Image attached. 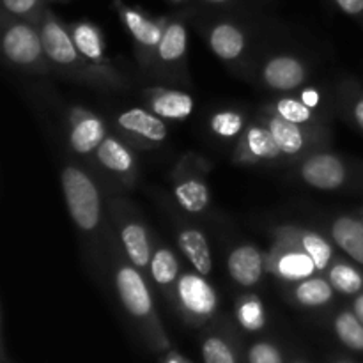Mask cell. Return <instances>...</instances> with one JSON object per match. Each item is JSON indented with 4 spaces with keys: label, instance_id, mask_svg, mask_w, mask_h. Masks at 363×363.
<instances>
[{
    "label": "cell",
    "instance_id": "29",
    "mask_svg": "<svg viewBox=\"0 0 363 363\" xmlns=\"http://www.w3.org/2000/svg\"><path fill=\"white\" fill-rule=\"evenodd\" d=\"M250 124L247 112L240 108H222L209 116V131L222 142H238Z\"/></svg>",
    "mask_w": 363,
    "mask_h": 363
},
{
    "label": "cell",
    "instance_id": "39",
    "mask_svg": "<svg viewBox=\"0 0 363 363\" xmlns=\"http://www.w3.org/2000/svg\"><path fill=\"white\" fill-rule=\"evenodd\" d=\"M170 4H176V6H181V4H186L190 2V0H169Z\"/></svg>",
    "mask_w": 363,
    "mask_h": 363
},
{
    "label": "cell",
    "instance_id": "5",
    "mask_svg": "<svg viewBox=\"0 0 363 363\" xmlns=\"http://www.w3.org/2000/svg\"><path fill=\"white\" fill-rule=\"evenodd\" d=\"M108 211L113 223L117 247L121 248L124 257L149 279V264H151L156 243L151 238L147 225L142 222V218H138L137 213L123 199H113L110 202Z\"/></svg>",
    "mask_w": 363,
    "mask_h": 363
},
{
    "label": "cell",
    "instance_id": "8",
    "mask_svg": "<svg viewBox=\"0 0 363 363\" xmlns=\"http://www.w3.org/2000/svg\"><path fill=\"white\" fill-rule=\"evenodd\" d=\"M209 163L201 156L188 152L172 170V195L179 208L190 215H202L211 204L208 184Z\"/></svg>",
    "mask_w": 363,
    "mask_h": 363
},
{
    "label": "cell",
    "instance_id": "17",
    "mask_svg": "<svg viewBox=\"0 0 363 363\" xmlns=\"http://www.w3.org/2000/svg\"><path fill=\"white\" fill-rule=\"evenodd\" d=\"M311 69L296 55L277 53L264 60L261 66V82L264 87L275 92H294L307 85Z\"/></svg>",
    "mask_w": 363,
    "mask_h": 363
},
{
    "label": "cell",
    "instance_id": "30",
    "mask_svg": "<svg viewBox=\"0 0 363 363\" xmlns=\"http://www.w3.org/2000/svg\"><path fill=\"white\" fill-rule=\"evenodd\" d=\"M236 319L247 332H259L266 326V311L261 298L255 294H243L236 301Z\"/></svg>",
    "mask_w": 363,
    "mask_h": 363
},
{
    "label": "cell",
    "instance_id": "19",
    "mask_svg": "<svg viewBox=\"0 0 363 363\" xmlns=\"http://www.w3.org/2000/svg\"><path fill=\"white\" fill-rule=\"evenodd\" d=\"M266 252L257 245L245 243L233 248L227 257L229 277L241 287H255L266 272Z\"/></svg>",
    "mask_w": 363,
    "mask_h": 363
},
{
    "label": "cell",
    "instance_id": "18",
    "mask_svg": "<svg viewBox=\"0 0 363 363\" xmlns=\"http://www.w3.org/2000/svg\"><path fill=\"white\" fill-rule=\"evenodd\" d=\"M206 41L211 52L225 64H236L247 55L248 35L241 23L230 18H222L206 28Z\"/></svg>",
    "mask_w": 363,
    "mask_h": 363
},
{
    "label": "cell",
    "instance_id": "27",
    "mask_svg": "<svg viewBox=\"0 0 363 363\" xmlns=\"http://www.w3.org/2000/svg\"><path fill=\"white\" fill-rule=\"evenodd\" d=\"M264 108L291 123L303 124V126H326L318 106L311 105L298 96H280L269 101Z\"/></svg>",
    "mask_w": 363,
    "mask_h": 363
},
{
    "label": "cell",
    "instance_id": "40",
    "mask_svg": "<svg viewBox=\"0 0 363 363\" xmlns=\"http://www.w3.org/2000/svg\"><path fill=\"white\" fill-rule=\"evenodd\" d=\"M167 363H181L179 360H177V358H169V362Z\"/></svg>",
    "mask_w": 363,
    "mask_h": 363
},
{
    "label": "cell",
    "instance_id": "7",
    "mask_svg": "<svg viewBox=\"0 0 363 363\" xmlns=\"http://www.w3.org/2000/svg\"><path fill=\"white\" fill-rule=\"evenodd\" d=\"M269 131L282 151L284 162H300L311 152L326 147L330 131L326 126H303L282 119L277 113L262 108L257 117Z\"/></svg>",
    "mask_w": 363,
    "mask_h": 363
},
{
    "label": "cell",
    "instance_id": "3",
    "mask_svg": "<svg viewBox=\"0 0 363 363\" xmlns=\"http://www.w3.org/2000/svg\"><path fill=\"white\" fill-rule=\"evenodd\" d=\"M0 46L11 67L28 74L53 73L38 21L0 13Z\"/></svg>",
    "mask_w": 363,
    "mask_h": 363
},
{
    "label": "cell",
    "instance_id": "6",
    "mask_svg": "<svg viewBox=\"0 0 363 363\" xmlns=\"http://www.w3.org/2000/svg\"><path fill=\"white\" fill-rule=\"evenodd\" d=\"M112 6L124 25L128 34L133 39V48L137 62L142 71L151 73L156 50L165 32L169 16H151L140 7L126 4L124 0H112Z\"/></svg>",
    "mask_w": 363,
    "mask_h": 363
},
{
    "label": "cell",
    "instance_id": "35",
    "mask_svg": "<svg viewBox=\"0 0 363 363\" xmlns=\"http://www.w3.org/2000/svg\"><path fill=\"white\" fill-rule=\"evenodd\" d=\"M248 362L250 363H282V354L273 344L259 342L250 347L248 353Z\"/></svg>",
    "mask_w": 363,
    "mask_h": 363
},
{
    "label": "cell",
    "instance_id": "13",
    "mask_svg": "<svg viewBox=\"0 0 363 363\" xmlns=\"http://www.w3.org/2000/svg\"><path fill=\"white\" fill-rule=\"evenodd\" d=\"M179 311L194 321H208L218 308L215 287L199 272L181 273L174 300Z\"/></svg>",
    "mask_w": 363,
    "mask_h": 363
},
{
    "label": "cell",
    "instance_id": "37",
    "mask_svg": "<svg viewBox=\"0 0 363 363\" xmlns=\"http://www.w3.org/2000/svg\"><path fill=\"white\" fill-rule=\"evenodd\" d=\"M351 311L357 314V318L363 323V291L360 294H357L353 300V305H351Z\"/></svg>",
    "mask_w": 363,
    "mask_h": 363
},
{
    "label": "cell",
    "instance_id": "24",
    "mask_svg": "<svg viewBox=\"0 0 363 363\" xmlns=\"http://www.w3.org/2000/svg\"><path fill=\"white\" fill-rule=\"evenodd\" d=\"M69 25L71 38L84 57L98 66H113L106 55V41L103 30L89 20H78Z\"/></svg>",
    "mask_w": 363,
    "mask_h": 363
},
{
    "label": "cell",
    "instance_id": "38",
    "mask_svg": "<svg viewBox=\"0 0 363 363\" xmlns=\"http://www.w3.org/2000/svg\"><path fill=\"white\" fill-rule=\"evenodd\" d=\"M204 4H208V6H215V7H222V6H229V4H233L234 0H202Z\"/></svg>",
    "mask_w": 363,
    "mask_h": 363
},
{
    "label": "cell",
    "instance_id": "20",
    "mask_svg": "<svg viewBox=\"0 0 363 363\" xmlns=\"http://www.w3.org/2000/svg\"><path fill=\"white\" fill-rule=\"evenodd\" d=\"M145 106L165 121H184L191 116L195 101L191 94L177 89L147 87L142 92Z\"/></svg>",
    "mask_w": 363,
    "mask_h": 363
},
{
    "label": "cell",
    "instance_id": "31",
    "mask_svg": "<svg viewBox=\"0 0 363 363\" xmlns=\"http://www.w3.org/2000/svg\"><path fill=\"white\" fill-rule=\"evenodd\" d=\"M333 330L344 346L353 351H363V323L353 311H342L333 319Z\"/></svg>",
    "mask_w": 363,
    "mask_h": 363
},
{
    "label": "cell",
    "instance_id": "9",
    "mask_svg": "<svg viewBox=\"0 0 363 363\" xmlns=\"http://www.w3.org/2000/svg\"><path fill=\"white\" fill-rule=\"evenodd\" d=\"M113 133L135 149H155L167 140V121L156 116L147 106H133L113 117Z\"/></svg>",
    "mask_w": 363,
    "mask_h": 363
},
{
    "label": "cell",
    "instance_id": "2",
    "mask_svg": "<svg viewBox=\"0 0 363 363\" xmlns=\"http://www.w3.org/2000/svg\"><path fill=\"white\" fill-rule=\"evenodd\" d=\"M64 201L71 220L87 240H101L105 229L103 194L94 177L77 163H66L60 174Z\"/></svg>",
    "mask_w": 363,
    "mask_h": 363
},
{
    "label": "cell",
    "instance_id": "12",
    "mask_svg": "<svg viewBox=\"0 0 363 363\" xmlns=\"http://www.w3.org/2000/svg\"><path fill=\"white\" fill-rule=\"evenodd\" d=\"M298 176L315 190H340L350 183L351 167L342 156L323 147L298 162Z\"/></svg>",
    "mask_w": 363,
    "mask_h": 363
},
{
    "label": "cell",
    "instance_id": "41",
    "mask_svg": "<svg viewBox=\"0 0 363 363\" xmlns=\"http://www.w3.org/2000/svg\"><path fill=\"white\" fill-rule=\"evenodd\" d=\"M48 2H67V0H48Z\"/></svg>",
    "mask_w": 363,
    "mask_h": 363
},
{
    "label": "cell",
    "instance_id": "26",
    "mask_svg": "<svg viewBox=\"0 0 363 363\" xmlns=\"http://www.w3.org/2000/svg\"><path fill=\"white\" fill-rule=\"evenodd\" d=\"M291 286V298H293L294 303H298L300 307L305 308H321L326 307L333 301L335 298V289L332 287V284L328 282L326 277H323L321 273L314 277H308V279L300 280V282L289 284Z\"/></svg>",
    "mask_w": 363,
    "mask_h": 363
},
{
    "label": "cell",
    "instance_id": "42",
    "mask_svg": "<svg viewBox=\"0 0 363 363\" xmlns=\"http://www.w3.org/2000/svg\"><path fill=\"white\" fill-rule=\"evenodd\" d=\"M339 363H347V362H339Z\"/></svg>",
    "mask_w": 363,
    "mask_h": 363
},
{
    "label": "cell",
    "instance_id": "1",
    "mask_svg": "<svg viewBox=\"0 0 363 363\" xmlns=\"http://www.w3.org/2000/svg\"><path fill=\"white\" fill-rule=\"evenodd\" d=\"M38 25L53 73L105 91H123L130 85L116 66H98L82 55L71 38L69 25L60 20L50 6L45 7Z\"/></svg>",
    "mask_w": 363,
    "mask_h": 363
},
{
    "label": "cell",
    "instance_id": "23",
    "mask_svg": "<svg viewBox=\"0 0 363 363\" xmlns=\"http://www.w3.org/2000/svg\"><path fill=\"white\" fill-rule=\"evenodd\" d=\"M179 277L181 266L176 252L165 245H155L151 264H149V280L160 287L170 300H174Z\"/></svg>",
    "mask_w": 363,
    "mask_h": 363
},
{
    "label": "cell",
    "instance_id": "16",
    "mask_svg": "<svg viewBox=\"0 0 363 363\" xmlns=\"http://www.w3.org/2000/svg\"><path fill=\"white\" fill-rule=\"evenodd\" d=\"M96 163L105 170L112 179L123 186L131 188L138 176V160L135 147H131L117 133H108L94 155Z\"/></svg>",
    "mask_w": 363,
    "mask_h": 363
},
{
    "label": "cell",
    "instance_id": "4",
    "mask_svg": "<svg viewBox=\"0 0 363 363\" xmlns=\"http://www.w3.org/2000/svg\"><path fill=\"white\" fill-rule=\"evenodd\" d=\"M110 266L112 284L124 311L137 321L160 326L147 277L124 257L117 243L110 245Z\"/></svg>",
    "mask_w": 363,
    "mask_h": 363
},
{
    "label": "cell",
    "instance_id": "34",
    "mask_svg": "<svg viewBox=\"0 0 363 363\" xmlns=\"http://www.w3.org/2000/svg\"><path fill=\"white\" fill-rule=\"evenodd\" d=\"M202 357L206 363H236L230 346L220 337H209L204 340Z\"/></svg>",
    "mask_w": 363,
    "mask_h": 363
},
{
    "label": "cell",
    "instance_id": "25",
    "mask_svg": "<svg viewBox=\"0 0 363 363\" xmlns=\"http://www.w3.org/2000/svg\"><path fill=\"white\" fill-rule=\"evenodd\" d=\"M177 245H179L181 252L184 257L190 261L195 272L201 275L208 277L213 269V257L211 248H209L208 240H206L204 233L195 227H179L177 230Z\"/></svg>",
    "mask_w": 363,
    "mask_h": 363
},
{
    "label": "cell",
    "instance_id": "21",
    "mask_svg": "<svg viewBox=\"0 0 363 363\" xmlns=\"http://www.w3.org/2000/svg\"><path fill=\"white\" fill-rule=\"evenodd\" d=\"M277 230L282 233L286 238H289L293 243H296L305 254L311 255L321 275L326 273V269L335 261V243L330 238L323 236V234L315 233V230L305 229V227L293 225V223L277 227Z\"/></svg>",
    "mask_w": 363,
    "mask_h": 363
},
{
    "label": "cell",
    "instance_id": "15",
    "mask_svg": "<svg viewBox=\"0 0 363 363\" xmlns=\"http://www.w3.org/2000/svg\"><path fill=\"white\" fill-rule=\"evenodd\" d=\"M233 160L238 165H269L284 162V156L272 131L255 119L250 121L245 133L238 138Z\"/></svg>",
    "mask_w": 363,
    "mask_h": 363
},
{
    "label": "cell",
    "instance_id": "10",
    "mask_svg": "<svg viewBox=\"0 0 363 363\" xmlns=\"http://www.w3.org/2000/svg\"><path fill=\"white\" fill-rule=\"evenodd\" d=\"M188 55V25L183 16L170 18L167 21L165 32L156 50L152 62V77L163 80H188L186 73Z\"/></svg>",
    "mask_w": 363,
    "mask_h": 363
},
{
    "label": "cell",
    "instance_id": "36",
    "mask_svg": "<svg viewBox=\"0 0 363 363\" xmlns=\"http://www.w3.org/2000/svg\"><path fill=\"white\" fill-rule=\"evenodd\" d=\"M340 13L347 14L363 27V0H332Z\"/></svg>",
    "mask_w": 363,
    "mask_h": 363
},
{
    "label": "cell",
    "instance_id": "22",
    "mask_svg": "<svg viewBox=\"0 0 363 363\" xmlns=\"http://www.w3.org/2000/svg\"><path fill=\"white\" fill-rule=\"evenodd\" d=\"M330 240L363 268V209L335 216L330 223Z\"/></svg>",
    "mask_w": 363,
    "mask_h": 363
},
{
    "label": "cell",
    "instance_id": "33",
    "mask_svg": "<svg viewBox=\"0 0 363 363\" xmlns=\"http://www.w3.org/2000/svg\"><path fill=\"white\" fill-rule=\"evenodd\" d=\"M0 2H2V13L30 21H38L45 7L50 4L48 0H0Z\"/></svg>",
    "mask_w": 363,
    "mask_h": 363
},
{
    "label": "cell",
    "instance_id": "14",
    "mask_svg": "<svg viewBox=\"0 0 363 363\" xmlns=\"http://www.w3.org/2000/svg\"><path fill=\"white\" fill-rule=\"evenodd\" d=\"M108 135V126L101 116L85 106H71L67 112V144L74 155L91 158Z\"/></svg>",
    "mask_w": 363,
    "mask_h": 363
},
{
    "label": "cell",
    "instance_id": "11",
    "mask_svg": "<svg viewBox=\"0 0 363 363\" xmlns=\"http://www.w3.org/2000/svg\"><path fill=\"white\" fill-rule=\"evenodd\" d=\"M266 273L280 282L294 284L308 277L318 275V266L308 254H305L296 243L275 229L273 245L266 252Z\"/></svg>",
    "mask_w": 363,
    "mask_h": 363
},
{
    "label": "cell",
    "instance_id": "28",
    "mask_svg": "<svg viewBox=\"0 0 363 363\" xmlns=\"http://www.w3.org/2000/svg\"><path fill=\"white\" fill-rule=\"evenodd\" d=\"M325 277L335 293L342 296H357L363 291V269L354 261L335 257L332 266L326 269Z\"/></svg>",
    "mask_w": 363,
    "mask_h": 363
},
{
    "label": "cell",
    "instance_id": "32",
    "mask_svg": "<svg viewBox=\"0 0 363 363\" xmlns=\"http://www.w3.org/2000/svg\"><path fill=\"white\" fill-rule=\"evenodd\" d=\"M342 105L347 119L363 133V87L357 84H346L342 87Z\"/></svg>",
    "mask_w": 363,
    "mask_h": 363
}]
</instances>
